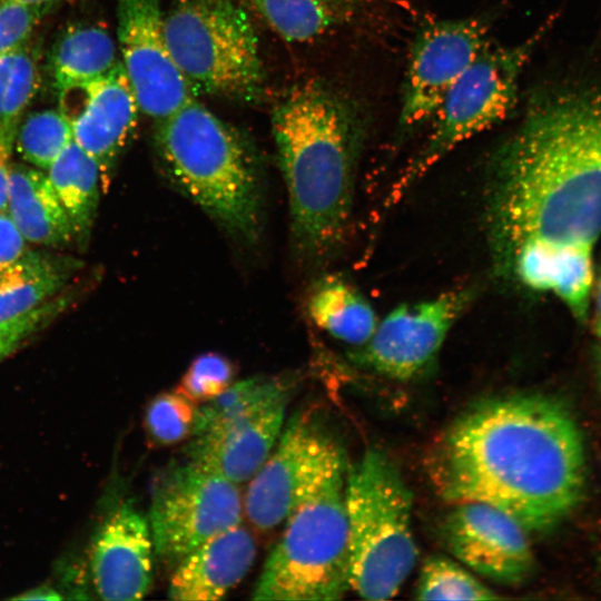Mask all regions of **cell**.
Instances as JSON below:
<instances>
[{
  "instance_id": "14",
  "label": "cell",
  "mask_w": 601,
  "mask_h": 601,
  "mask_svg": "<svg viewBox=\"0 0 601 601\" xmlns=\"http://www.w3.org/2000/svg\"><path fill=\"white\" fill-rule=\"evenodd\" d=\"M58 100L73 141L98 162L105 190L139 109L121 61L100 77L58 90Z\"/></svg>"
},
{
  "instance_id": "16",
  "label": "cell",
  "mask_w": 601,
  "mask_h": 601,
  "mask_svg": "<svg viewBox=\"0 0 601 601\" xmlns=\"http://www.w3.org/2000/svg\"><path fill=\"white\" fill-rule=\"evenodd\" d=\"M154 540L149 522L130 502L118 505L96 531L89 570L98 597L140 600L152 583Z\"/></svg>"
},
{
  "instance_id": "12",
  "label": "cell",
  "mask_w": 601,
  "mask_h": 601,
  "mask_svg": "<svg viewBox=\"0 0 601 601\" xmlns=\"http://www.w3.org/2000/svg\"><path fill=\"white\" fill-rule=\"evenodd\" d=\"M118 47L138 107L162 120L193 99L168 47L159 0H117Z\"/></svg>"
},
{
  "instance_id": "28",
  "label": "cell",
  "mask_w": 601,
  "mask_h": 601,
  "mask_svg": "<svg viewBox=\"0 0 601 601\" xmlns=\"http://www.w3.org/2000/svg\"><path fill=\"white\" fill-rule=\"evenodd\" d=\"M417 600H495L500 595L469 571L443 555H431L422 564L414 591Z\"/></svg>"
},
{
  "instance_id": "30",
  "label": "cell",
  "mask_w": 601,
  "mask_h": 601,
  "mask_svg": "<svg viewBox=\"0 0 601 601\" xmlns=\"http://www.w3.org/2000/svg\"><path fill=\"white\" fill-rule=\"evenodd\" d=\"M236 368L219 353L198 355L183 375L177 391L197 404L208 402L234 383Z\"/></svg>"
},
{
  "instance_id": "7",
  "label": "cell",
  "mask_w": 601,
  "mask_h": 601,
  "mask_svg": "<svg viewBox=\"0 0 601 601\" xmlns=\"http://www.w3.org/2000/svg\"><path fill=\"white\" fill-rule=\"evenodd\" d=\"M170 52L191 86L249 99L263 86L252 22L233 0H179L164 16Z\"/></svg>"
},
{
  "instance_id": "33",
  "label": "cell",
  "mask_w": 601,
  "mask_h": 601,
  "mask_svg": "<svg viewBox=\"0 0 601 601\" xmlns=\"http://www.w3.org/2000/svg\"><path fill=\"white\" fill-rule=\"evenodd\" d=\"M27 240L6 213H0V276L28 249Z\"/></svg>"
},
{
  "instance_id": "24",
  "label": "cell",
  "mask_w": 601,
  "mask_h": 601,
  "mask_svg": "<svg viewBox=\"0 0 601 601\" xmlns=\"http://www.w3.org/2000/svg\"><path fill=\"white\" fill-rule=\"evenodd\" d=\"M119 60L111 35L93 24L68 27L53 43L48 59L57 90L108 72Z\"/></svg>"
},
{
  "instance_id": "34",
  "label": "cell",
  "mask_w": 601,
  "mask_h": 601,
  "mask_svg": "<svg viewBox=\"0 0 601 601\" xmlns=\"http://www.w3.org/2000/svg\"><path fill=\"white\" fill-rule=\"evenodd\" d=\"M20 120L0 122V213L7 211L11 156Z\"/></svg>"
},
{
  "instance_id": "37",
  "label": "cell",
  "mask_w": 601,
  "mask_h": 601,
  "mask_svg": "<svg viewBox=\"0 0 601 601\" xmlns=\"http://www.w3.org/2000/svg\"><path fill=\"white\" fill-rule=\"evenodd\" d=\"M29 6H47V7H53L55 4L65 1V0H11Z\"/></svg>"
},
{
  "instance_id": "2",
  "label": "cell",
  "mask_w": 601,
  "mask_h": 601,
  "mask_svg": "<svg viewBox=\"0 0 601 601\" xmlns=\"http://www.w3.org/2000/svg\"><path fill=\"white\" fill-rule=\"evenodd\" d=\"M427 466L445 500L491 504L526 532L563 520L585 484L583 440L573 416L539 394L473 405L436 442Z\"/></svg>"
},
{
  "instance_id": "26",
  "label": "cell",
  "mask_w": 601,
  "mask_h": 601,
  "mask_svg": "<svg viewBox=\"0 0 601 601\" xmlns=\"http://www.w3.org/2000/svg\"><path fill=\"white\" fill-rule=\"evenodd\" d=\"M39 49L29 41L0 53V122L21 120L41 82Z\"/></svg>"
},
{
  "instance_id": "36",
  "label": "cell",
  "mask_w": 601,
  "mask_h": 601,
  "mask_svg": "<svg viewBox=\"0 0 601 601\" xmlns=\"http://www.w3.org/2000/svg\"><path fill=\"white\" fill-rule=\"evenodd\" d=\"M23 600H59L61 595L48 585L37 587L26 591L23 594L16 597Z\"/></svg>"
},
{
  "instance_id": "9",
  "label": "cell",
  "mask_w": 601,
  "mask_h": 601,
  "mask_svg": "<svg viewBox=\"0 0 601 601\" xmlns=\"http://www.w3.org/2000/svg\"><path fill=\"white\" fill-rule=\"evenodd\" d=\"M238 484L186 457L154 484L149 526L155 554L171 570L205 541L242 523Z\"/></svg>"
},
{
  "instance_id": "18",
  "label": "cell",
  "mask_w": 601,
  "mask_h": 601,
  "mask_svg": "<svg viewBox=\"0 0 601 601\" xmlns=\"http://www.w3.org/2000/svg\"><path fill=\"white\" fill-rule=\"evenodd\" d=\"M495 273L526 289L553 294L579 323H587L595 278L592 247H524Z\"/></svg>"
},
{
  "instance_id": "17",
  "label": "cell",
  "mask_w": 601,
  "mask_h": 601,
  "mask_svg": "<svg viewBox=\"0 0 601 601\" xmlns=\"http://www.w3.org/2000/svg\"><path fill=\"white\" fill-rule=\"evenodd\" d=\"M288 397L217 420L189 439L186 457L231 482L249 481L274 449Z\"/></svg>"
},
{
  "instance_id": "22",
  "label": "cell",
  "mask_w": 601,
  "mask_h": 601,
  "mask_svg": "<svg viewBox=\"0 0 601 601\" xmlns=\"http://www.w3.org/2000/svg\"><path fill=\"white\" fill-rule=\"evenodd\" d=\"M47 175L71 224L75 245L86 248L104 189L98 162L72 140Z\"/></svg>"
},
{
  "instance_id": "11",
  "label": "cell",
  "mask_w": 601,
  "mask_h": 601,
  "mask_svg": "<svg viewBox=\"0 0 601 601\" xmlns=\"http://www.w3.org/2000/svg\"><path fill=\"white\" fill-rule=\"evenodd\" d=\"M473 297L472 288L462 287L396 306L378 319L370 339L356 347L353 359L393 380L420 375L435 359Z\"/></svg>"
},
{
  "instance_id": "35",
  "label": "cell",
  "mask_w": 601,
  "mask_h": 601,
  "mask_svg": "<svg viewBox=\"0 0 601 601\" xmlns=\"http://www.w3.org/2000/svg\"><path fill=\"white\" fill-rule=\"evenodd\" d=\"M593 317H592V331L594 335L601 339V260L595 272L594 288H593Z\"/></svg>"
},
{
  "instance_id": "20",
  "label": "cell",
  "mask_w": 601,
  "mask_h": 601,
  "mask_svg": "<svg viewBox=\"0 0 601 601\" xmlns=\"http://www.w3.org/2000/svg\"><path fill=\"white\" fill-rule=\"evenodd\" d=\"M7 214L29 244L55 249L75 244L69 218L45 170L12 162Z\"/></svg>"
},
{
  "instance_id": "25",
  "label": "cell",
  "mask_w": 601,
  "mask_h": 601,
  "mask_svg": "<svg viewBox=\"0 0 601 601\" xmlns=\"http://www.w3.org/2000/svg\"><path fill=\"white\" fill-rule=\"evenodd\" d=\"M282 38L292 42L312 40L355 19L361 0H249Z\"/></svg>"
},
{
  "instance_id": "38",
  "label": "cell",
  "mask_w": 601,
  "mask_h": 601,
  "mask_svg": "<svg viewBox=\"0 0 601 601\" xmlns=\"http://www.w3.org/2000/svg\"><path fill=\"white\" fill-rule=\"evenodd\" d=\"M594 361H595L597 377H598V382L601 390V339L595 349Z\"/></svg>"
},
{
  "instance_id": "10",
  "label": "cell",
  "mask_w": 601,
  "mask_h": 601,
  "mask_svg": "<svg viewBox=\"0 0 601 601\" xmlns=\"http://www.w3.org/2000/svg\"><path fill=\"white\" fill-rule=\"evenodd\" d=\"M536 37L513 47L481 50L435 112L428 140L395 193L416 179L457 145L504 119L516 101L518 79Z\"/></svg>"
},
{
  "instance_id": "23",
  "label": "cell",
  "mask_w": 601,
  "mask_h": 601,
  "mask_svg": "<svg viewBox=\"0 0 601 601\" xmlns=\"http://www.w3.org/2000/svg\"><path fill=\"white\" fill-rule=\"evenodd\" d=\"M306 308L317 327L356 347L370 339L378 323L367 298L336 275H327L313 286Z\"/></svg>"
},
{
  "instance_id": "15",
  "label": "cell",
  "mask_w": 601,
  "mask_h": 601,
  "mask_svg": "<svg viewBox=\"0 0 601 601\" xmlns=\"http://www.w3.org/2000/svg\"><path fill=\"white\" fill-rule=\"evenodd\" d=\"M524 528L504 511L483 502H457L442 534L450 552L474 572L515 585L532 572L534 556Z\"/></svg>"
},
{
  "instance_id": "8",
  "label": "cell",
  "mask_w": 601,
  "mask_h": 601,
  "mask_svg": "<svg viewBox=\"0 0 601 601\" xmlns=\"http://www.w3.org/2000/svg\"><path fill=\"white\" fill-rule=\"evenodd\" d=\"M347 467L335 436L312 413H297L284 424L270 454L249 480L244 514L255 529L269 532Z\"/></svg>"
},
{
  "instance_id": "1",
  "label": "cell",
  "mask_w": 601,
  "mask_h": 601,
  "mask_svg": "<svg viewBox=\"0 0 601 601\" xmlns=\"http://www.w3.org/2000/svg\"><path fill=\"white\" fill-rule=\"evenodd\" d=\"M484 226L494 268L530 246L601 237V92L534 97L490 159Z\"/></svg>"
},
{
  "instance_id": "5",
  "label": "cell",
  "mask_w": 601,
  "mask_h": 601,
  "mask_svg": "<svg viewBox=\"0 0 601 601\" xmlns=\"http://www.w3.org/2000/svg\"><path fill=\"white\" fill-rule=\"evenodd\" d=\"M345 504L351 590L365 600L391 599L418 552L411 491L385 453L370 449L347 467Z\"/></svg>"
},
{
  "instance_id": "3",
  "label": "cell",
  "mask_w": 601,
  "mask_h": 601,
  "mask_svg": "<svg viewBox=\"0 0 601 601\" xmlns=\"http://www.w3.org/2000/svg\"><path fill=\"white\" fill-rule=\"evenodd\" d=\"M273 131L295 249L303 259L322 263L347 236L365 138L363 115L355 104L311 80L294 87L276 108Z\"/></svg>"
},
{
  "instance_id": "19",
  "label": "cell",
  "mask_w": 601,
  "mask_h": 601,
  "mask_svg": "<svg viewBox=\"0 0 601 601\" xmlns=\"http://www.w3.org/2000/svg\"><path fill=\"white\" fill-rule=\"evenodd\" d=\"M256 556L253 534L240 523L201 543L173 569L168 597L180 601L223 599L247 574Z\"/></svg>"
},
{
  "instance_id": "31",
  "label": "cell",
  "mask_w": 601,
  "mask_h": 601,
  "mask_svg": "<svg viewBox=\"0 0 601 601\" xmlns=\"http://www.w3.org/2000/svg\"><path fill=\"white\" fill-rule=\"evenodd\" d=\"M68 305V297L57 296L33 311L0 322V362L48 325Z\"/></svg>"
},
{
  "instance_id": "29",
  "label": "cell",
  "mask_w": 601,
  "mask_h": 601,
  "mask_svg": "<svg viewBox=\"0 0 601 601\" xmlns=\"http://www.w3.org/2000/svg\"><path fill=\"white\" fill-rule=\"evenodd\" d=\"M199 404L177 390L156 395L147 405L144 430L152 446H168L191 439L197 428Z\"/></svg>"
},
{
  "instance_id": "32",
  "label": "cell",
  "mask_w": 601,
  "mask_h": 601,
  "mask_svg": "<svg viewBox=\"0 0 601 601\" xmlns=\"http://www.w3.org/2000/svg\"><path fill=\"white\" fill-rule=\"evenodd\" d=\"M51 8L0 0V53L29 41L35 28Z\"/></svg>"
},
{
  "instance_id": "4",
  "label": "cell",
  "mask_w": 601,
  "mask_h": 601,
  "mask_svg": "<svg viewBox=\"0 0 601 601\" xmlns=\"http://www.w3.org/2000/svg\"><path fill=\"white\" fill-rule=\"evenodd\" d=\"M157 146L173 183L236 239L259 236L262 183L240 136L194 98L160 120Z\"/></svg>"
},
{
  "instance_id": "21",
  "label": "cell",
  "mask_w": 601,
  "mask_h": 601,
  "mask_svg": "<svg viewBox=\"0 0 601 601\" xmlns=\"http://www.w3.org/2000/svg\"><path fill=\"white\" fill-rule=\"evenodd\" d=\"M79 268L71 256L29 248L0 276V322L59 296Z\"/></svg>"
},
{
  "instance_id": "13",
  "label": "cell",
  "mask_w": 601,
  "mask_h": 601,
  "mask_svg": "<svg viewBox=\"0 0 601 601\" xmlns=\"http://www.w3.org/2000/svg\"><path fill=\"white\" fill-rule=\"evenodd\" d=\"M487 43V27L477 18L443 20L424 27L411 49L401 125L413 129L431 120Z\"/></svg>"
},
{
  "instance_id": "27",
  "label": "cell",
  "mask_w": 601,
  "mask_h": 601,
  "mask_svg": "<svg viewBox=\"0 0 601 601\" xmlns=\"http://www.w3.org/2000/svg\"><path fill=\"white\" fill-rule=\"evenodd\" d=\"M72 140L66 116L59 109H43L20 120L14 150L26 164L47 171Z\"/></svg>"
},
{
  "instance_id": "6",
  "label": "cell",
  "mask_w": 601,
  "mask_h": 601,
  "mask_svg": "<svg viewBox=\"0 0 601 601\" xmlns=\"http://www.w3.org/2000/svg\"><path fill=\"white\" fill-rule=\"evenodd\" d=\"M346 473L333 477L286 519L253 600H338L351 589Z\"/></svg>"
}]
</instances>
